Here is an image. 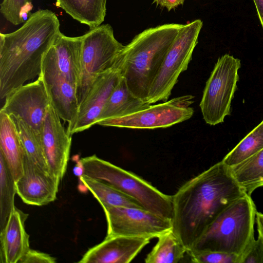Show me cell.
Returning a JSON list of instances; mask_svg holds the SVG:
<instances>
[{
  "label": "cell",
  "instance_id": "obj_1",
  "mask_svg": "<svg viewBox=\"0 0 263 263\" xmlns=\"http://www.w3.org/2000/svg\"><path fill=\"white\" fill-rule=\"evenodd\" d=\"M246 195L230 167L218 162L172 196V230L188 250L224 209Z\"/></svg>",
  "mask_w": 263,
  "mask_h": 263
},
{
  "label": "cell",
  "instance_id": "obj_2",
  "mask_svg": "<svg viewBox=\"0 0 263 263\" xmlns=\"http://www.w3.org/2000/svg\"><path fill=\"white\" fill-rule=\"evenodd\" d=\"M54 12L39 9L17 30L0 33V98L39 76L43 57L61 32Z\"/></svg>",
  "mask_w": 263,
  "mask_h": 263
},
{
  "label": "cell",
  "instance_id": "obj_3",
  "mask_svg": "<svg viewBox=\"0 0 263 263\" xmlns=\"http://www.w3.org/2000/svg\"><path fill=\"white\" fill-rule=\"evenodd\" d=\"M182 26L166 24L146 29L124 46L119 54L115 65L132 93L143 101L146 102L151 86Z\"/></svg>",
  "mask_w": 263,
  "mask_h": 263
},
{
  "label": "cell",
  "instance_id": "obj_4",
  "mask_svg": "<svg viewBox=\"0 0 263 263\" xmlns=\"http://www.w3.org/2000/svg\"><path fill=\"white\" fill-rule=\"evenodd\" d=\"M256 208L246 195L228 206L187 251H220L241 256L255 239Z\"/></svg>",
  "mask_w": 263,
  "mask_h": 263
},
{
  "label": "cell",
  "instance_id": "obj_5",
  "mask_svg": "<svg viewBox=\"0 0 263 263\" xmlns=\"http://www.w3.org/2000/svg\"><path fill=\"white\" fill-rule=\"evenodd\" d=\"M82 176L105 183L137 201L142 207L163 218L172 220V196L166 195L149 182L96 155L79 160Z\"/></svg>",
  "mask_w": 263,
  "mask_h": 263
},
{
  "label": "cell",
  "instance_id": "obj_6",
  "mask_svg": "<svg viewBox=\"0 0 263 263\" xmlns=\"http://www.w3.org/2000/svg\"><path fill=\"white\" fill-rule=\"evenodd\" d=\"M123 47L108 24L90 29L82 35V73L77 88L79 105L98 77L115 66Z\"/></svg>",
  "mask_w": 263,
  "mask_h": 263
},
{
  "label": "cell",
  "instance_id": "obj_7",
  "mask_svg": "<svg viewBox=\"0 0 263 263\" xmlns=\"http://www.w3.org/2000/svg\"><path fill=\"white\" fill-rule=\"evenodd\" d=\"M202 25L199 19L183 25L151 86L147 103L151 105L168 100L180 74L187 68Z\"/></svg>",
  "mask_w": 263,
  "mask_h": 263
},
{
  "label": "cell",
  "instance_id": "obj_8",
  "mask_svg": "<svg viewBox=\"0 0 263 263\" xmlns=\"http://www.w3.org/2000/svg\"><path fill=\"white\" fill-rule=\"evenodd\" d=\"M240 67V60L229 54L218 59L206 82L199 104L206 124L216 125L231 114Z\"/></svg>",
  "mask_w": 263,
  "mask_h": 263
},
{
  "label": "cell",
  "instance_id": "obj_9",
  "mask_svg": "<svg viewBox=\"0 0 263 263\" xmlns=\"http://www.w3.org/2000/svg\"><path fill=\"white\" fill-rule=\"evenodd\" d=\"M194 96L184 95L147 108L130 115L111 118L98 122L104 126L133 129H155L172 126L191 118L194 114L190 106L194 103Z\"/></svg>",
  "mask_w": 263,
  "mask_h": 263
},
{
  "label": "cell",
  "instance_id": "obj_10",
  "mask_svg": "<svg viewBox=\"0 0 263 263\" xmlns=\"http://www.w3.org/2000/svg\"><path fill=\"white\" fill-rule=\"evenodd\" d=\"M107 223L106 237H158L173 228L172 220L142 208L108 206L103 208Z\"/></svg>",
  "mask_w": 263,
  "mask_h": 263
},
{
  "label": "cell",
  "instance_id": "obj_11",
  "mask_svg": "<svg viewBox=\"0 0 263 263\" xmlns=\"http://www.w3.org/2000/svg\"><path fill=\"white\" fill-rule=\"evenodd\" d=\"M51 103L42 77L24 84L5 98L0 111L16 116L41 136L43 124Z\"/></svg>",
  "mask_w": 263,
  "mask_h": 263
},
{
  "label": "cell",
  "instance_id": "obj_12",
  "mask_svg": "<svg viewBox=\"0 0 263 263\" xmlns=\"http://www.w3.org/2000/svg\"><path fill=\"white\" fill-rule=\"evenodd\" d=\"M39 76L43 79L52 106L60 118L68 123L67 129L69 128L79 111L77 86L60 72L47 51L43 57Z\"/></svg>",
  "mask_w": 263,
  "mask_h": 263
},
{
  "label": "cell",
  "instance_id": "obj_13",
  "mask_svg": "<svg viewBox=\"0 0 263 263\" xmlns=\"http://www.w3.org/2000/svg\"><path fill=\"white\" fill-rule=\"evenodd\" d=\"M41 137L49 171L61 181L66 172L69 158L71 135L63 126L51 103L43 124Z\"/></svg>",
  "mask_w": 263,
  "mask_h": 263
},
{
  "label": "cell",
  "instance_id": "obj_14",
  "mask_svg": "<svg viewBox=\"0 0 263 263\" xmlns=\"http://www.w3.org/2000/svg\"><path fill=\"white\" fill-rule=\"evenodd\" d=\"M120 77V71L115 65L98 77L80 104L73 124L67 129L69 135L84 131L97 124L103 108Z\"/></svg>",
  "mask_w": 263,
  "mask_h": 263
},
{
  "label": "cell",
  "instance_id": "obj_15",
  "mask_svg": "<svg viewBox=\"0 0 263 263\" xmlns=\"http://www.w3.org/2000/svg\"><path fill=\"white\" fill-rule=\"evenodd\" d=\"M60 181L25 156L23 175L15 182L16 194L26 204L46 205L57 199Z\"/></svg>",
  "mask_w": 263,
  "mask_h": 263
},
{
  "label": "cell",
  "instance_id": "obj_16",
  "mask_svg": "<svg viewBox=\"0 0 263 263\" xmlns=\"http://www.w3.org/2000/svg\"><path fill=\"white\" fill-rule=\"evenodd\" d=\"M152 239L125 236L106 237L101 243L90 248L79 262L129 263Z\"/></svg>",
  "mask_w": 263,
  "mask_h": 263
},
{
  "label": "cell",
  "instance_id": "obj_17",
  "mask_svg": "<svg viewBox=\"0 0 263 263\" xmlns=\"http://www.w3.org/2000/svg\"><path fill=\"white\" fill-rule=\"evenodd\" d=\"M28 216L15 206L1 231V262L19 263L30 248L25 222Z\"/></svg>",
  "mask_w": 263,
  "mask_h": 263
},
{
  "label": "cell",
  "instance_id": "obj_18",
  "mask_svg": "<svg viewBox=\"0 0 263 263\" xmlns=\"http://www.w3.org/2000/svg\"><path fill=\"white\" fill-rule=\"evenodd\" d=\"M82 35L67 36L61 32L47 51L60 72L78 88L82 73Z\"/></svg>",
  "mask_w": 263,
  "mask_h": 263
},
{
  "label": "cell",
  "instance_id": "obj_19",
  "mask_svg": "<svg viewBox=\"0 0 263 263\" xmlns=\"http://www.w3.org/2000/svg\"><path fill=\"white\" fill-rule=\"evenodd\" d=\"M0 154L16 182L23 175L25 153L13 120L2 111H0Z\"/></svg>",
  "mask_w": 263,
  "mask_h": 263
},
{
  "label": "cell",
  "instance_id": "obj_20",
  "mask_svg": "<svg viewBox=\"0 0 263 263\" xmlns=\"http://www.w3.org/2000/svg\"><path fill=\"white\" fill-rule=\"evenodd\" d=\"M151 104L134 95L121 75L99 117L97 124L106 119L130 115Z\"/></svg>",
  "mask_w": 263,
  "mask_h": 263
},
{
  "label": "cell",
  "instance_id": "obj_21",
  "mask_svg": "<svg viewBox=\"0 0 263 263\" xmlns=\"http://www.w3.org/2000/svg\"><path fill=\"white\" fill-rule=\"evenodd\" d=\"M106 2L107 0H55V6L75 20L92 29L104 22Z\"/></svg>",
  "mask_w": 263,
  "mask_h": 263
},
{
  "label": "cell",
  "instance_id": "obj_22",
  "mask_svg": "<svg viewBox=\"0 0 263 263\" xmlns=\"http://www.w3.org/2000/svg\"><path fill=\"white\" fill-rule=\"evenodd\" d=\"M230 168L237 183L251 196L256 189L263 186V149Z\"/></svg>",
  "mask_w": 263,
  "mask_h": 263
},
{
  "label": "cell",
  "instance_id": "obj_23",
  "mask_svg": "<svg viewBox=\"0 0 263 263\" xmlns=\"http://www.w3.org/2000/svg\"><path fill=\"white\" fill-rule=\"evenodd\" d=\"M157 238V242L145 258L146 263H178L187 254V249L172 229Z\"/></svg>",
  "mask_w": 263,
  "mask_h": 263
},
{
  "label": "cell",
  "instance_id": "obj_24",
  "mask_svg": "<svg viewBox=\"0 0 263 263\" xmlns=\"http://www.w3.org/2000/svg\"><path fill=\"white\" fill-rule=\"evenodd\" d=\"M79 178L102 208L124 206L143 209L135 199L105 183L85 176H81Z\"/></svg>",
  "mask_w": 263,
  "mask_h": 263
},
{
  "label": "cell",
  "instance_id": "obj_25",
  "mask_svg": "<svg viewBox=\"0 0 263 263\" xmlns=\"http://www.w3.org/2000/svg\"><path fill=\"white\" fill-rule=\"evenodd\" d=\"M13 120L21 141L25 156L43 170L50 173L42 142V137L20 118L10 116Z\"/></svg>",
  "mask_w": 263,
  "mask_h": 263
},
{
  "label": "cell",
  "instance_id": "obj_26",
  "mask_svg": "<svg viewBox=\"0 0 263 263\" xmlns=\"http://www.w3.org/2000/svg\"><path fill=\"white\" fill-rule=\"evenodd\" d=\"M263 149V120L246 136L221 160L231 167Z\"/></svg>",
  "mask_w": 263,
  "mask_h": 263
},
{
  "label": "cell",
  "instance_id": "obj_27",
  "mask_svg": "<svg viewBox=\"0 0 263 263\" xmlns=\"http://www.w3.org/2000/svg\"><path fill=\"white\" fill-rule=\"evenodd\" d=\"M16 194L15 181L4 158L0 154V228L5 227L9 216L15 207Z\"/></svg>",
  "mask_w": 263,
  "mask_h": 263
},
{
  "label": "cell",
  "instance_id": "obj_28",
  "mask_svg": "<svg viewBox=\"0 0 263 263\" xmlns=\"http://www.w3.org/2000/svg\"><path fill=\"white\" fill-rule=\"evenodd\" d=\"M32 0H3L0 11L4 17L14 25L24 23L32 14Z\"/></svg>",
  "mask_w": 263,
  "mask_h": 263
},
{
  "label": "cell",
  "instance_id": "obj_29",
  "mask_svg": "<svg viewBox=\"0 0 263 263\" xmlns=\"http://www.w3.org/2000/svg\"><path fill=\"white\" fill-rule=\"evenodd\" d=\"M191 261L195 263H240V256L220 251H187Z\"/></svg>",
  "mask_w": 263,
  "mask_h": 263
},
{
  "label": "cell",
  "instance_id": "obj_30",
  "mask_svg": "<svg viewBox=\"0 0 263 263\" xmlns=\"http://www.w3.org/2000/svg\"><path fill=\"white\" fill-rule=\"evenodd\" d=\"M240 263H263V238L259 235L240 256Z\"/></svg>",
  "mask_w": 263,
  "mask_h": 263
},
{
  "label": "cell",
  "instance_id": "obj_31",
  "mask_svg": "<svg viewBox=\"0 0 263 263\" xmlns=\"http://www.w3.org/2000/svg\"><path fill=\"white\" fill-rule=\"evenodd\" d=\"M55 258L50 255L30 249L19 263H54Z\"/></svg>",
  "mask_w": 263,
  "mask_h": 263
},
{
  "label": "cell",
  "instance_id": "obj_32",
  "mask_svg": "<svg viewBox=\"0 0 263 263\" xmlns=\"http://www.w3.org/2000/svg\"><path fill=\"white\" fill-rule=\"evenodd\" d=\"M185 0H153V3L157 6L166 8L168 11L175 9L178 6L183 5Z\"/></svg>",
  "mask_w": 263,
  "mask_h": 263
},
{
  "label": "cell",
  "instance_id": "obj_33",
  "mask_svg": "<svg viewBox=\"0 0 263 263\" xmlns=\"http://www.w3.org/2000/svg\"><path fill=\"white\" fill-rule=\"evenodd\" d=\"M255 221L258 235L263 238V214L257 211L255 217Z\"/></svg>",
  "mask_w": 263,
  "mask_h": 263
},
{
  "label": "cell",
  "instance_id": "obj_34",
  "mask_svg": "<svg viewBox=\"0 0 263 263\" xmlns=\"http://www.w3.org/2000/svg\"><path fill=\"white\" fill-rule=\"evenodd\" d=\"M258 16L263 28V0H253Z\"/></svg>",
  "mask_w": 263,
  "mask_h": 263
}]
</instances>
